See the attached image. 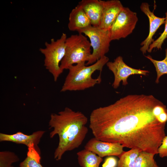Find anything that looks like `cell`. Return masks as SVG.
<instances>
[{"mask_svg":"<svg viewBox=\"0 0 167 167\" xmlns=\"http://www.w3.org/2000/svg\"><path fill=\"white\" fill-rule=\"evenodd\" d=\"M153 154L141 151L136 157L134 167H153L156 161Z\"/></svg>","mask_w":167,"mask_h":167,"instance_id":"17","label":"cell"},{"mask_svg":"<svg viewBox=\"0 0 167 167\" xmlns=\"http://www.w3.org/2000/svg\"><path fill=\"white\" fill-rule=\"evenodd\" d=\"M106 65L114 74V79L112 86L114 89L118 87L121 81H122V85L124 86L127 84V79L131 75L137 74L146 75L149 72L148 70L130 67L124 62L121 56L117 57L113 62H108Z\"/></svg>","mask_w":167,"mask_h":167,"instance_id":"8","label":"cell"},{"mask_svg":"<svg viewBox=\"0 0 167 167\" xmlns=\"http://www.w3.org/2000/svg\"><path fill=\"white\" fill-rule=\"evenodd\" d=\"M123 7L118 0L103 1V9L99 27L109 30Z\"/></svg>","mask_w":167,"mask_h":167,"instance_id":"11","label":"cell"},{"mask_svg":"<svg viewBox=\"0 0 167 167\" xmlns=\"http://www.w3.org/2000/svg\"><path fill=\"white\" fill-rule=\"evenodd\" d=\"M165 51V58L161 61L155 60L149 55L145 56L152 63L155 67L157 76L155 82L157 84L159 83V79L161 76L163 75L167 74V47Z\"/></svg>","mask_w":167,"mask_h":167,"instance_id":"18","label":"cell"},{"mask_svg":"<svg viewBox=\"0 0 167 167\" xmlns=\"http://www.w3.org/2000/svg\"><path fill=\"white\" fill-rule=\"evenodd\" d=\"M19 167H43L40 163L27 156L19 165Z\"/></svg>","mask_w":167,"mask_h":167,"instance_id":"22","label":"cell"},{"mask_svg":"<svg viewBox=\"0 0 167 167\" xmlns=\"http://www.w3.org/2000/svg\"><path fill=\"white\" fill-rule=\"evenodd\" d=\"M149 5L147 2H143L140 6V9L148 17L149 23L148 35L146 38L140 44L142 46L140 50L143 54L148 51L149 46L154 41L153 37L159 27L165 23V18L159 17L156 16L153 11L149 8Z\"/></svg>","mask_w":167,"mask_h":167,"instance_id":"10","label":"cell"},{"mask_svg":"<svg viewBox=\"0 0 167 167\" xmlns=\"http://www.w3.org/2000/svg\"><path fill=\"white\" fill-rule=\"evenodd\" d=\"M158 154L161 157H167V135L164 137L161 145L158 148Z\"/></svg>","mask_w":167,"mask_h":167,"instance_id":"23","label":"cell"},{"mask_svg":"<svg viewBox=\"0 0 167 167\" xmlns=\"http://www.w3.org/2000/svg\"><path fill=\"white\" fill-rule=\"evenodd\" d=\"M88 121L82 113L68 107L58 113L51 114L49 126V129H53L50 137L57 135L59 138L54 152V158L57 161L61 160L66 152L77 148L82 144L88 131L86 126Z\"/></svg>","mask_w":167,"mask_h":167,"instance_id":"2","label":"cell"},{"mask_svg":"<svg viewBox=\"0 0 167 167\" xmlns=\"http://www.w3.org/2000/svg\"><path fill=\"white\" fill-rule=\"evenodd\" d=\"M123 147L118 143H109L99 140L95 137L86 143L84 149L102 158L106 156H119L123 152Z\"/></svg>","mask_w":167,"mask_h":167,"instance_id":"9","label":"cell"},{"mask_svg":"<svg viewBox=\"0 0 167 167\" xmlns=\"http://www.w3.org/2000/svg\"><path fill=\"white\" fill-rule=\"evenodd\" d=\"M78 33H83L88 37L93 49L90 58L86 63V65L95 63L109 52L111 41L109 30L91 25Z\"/></svg>","mask_w":167,"mask_h":167,"instance_id":"6","label":"cell"},{"mask_svg":"<svg viewBox=\"0 0 167 167\" xmlns=\"http://www.w3.org/2000/svg\"><path fill=\"white\" fill-rule=\"evenodd\" d=\"M140 152L136 149H131L127 152L124 151L119 156L117 167H134L135 159Z\"/></svg>","mask_w":167,"mask_h":167,"instance_id":"16","label":"cell"},{"mask_svg":"<svg viewBox=\"0 0 167 167\" xmlns=\"http://www.w3.org/2000/svg\"><path fill=\"white\" fill-rule=\"evenodd\" d=\"M161 101L152 95H130L93 110L90 128L95 138L154 154L165 136L166 124L153 113Z\"/></svg>","mask_w":167,"mask_h":167,"instance_id":"1","label":"cell"},{"mask_svg":"<svg viewBox=\"0 0 167 167\" xmlns=\"http://www.w3.org/2000/svg\"><path fill=\"white\" fill-rule=\"evenodd\" d=\"M79 165L81 167H99L102 158L92 152L84 149L77 153Z\"/></svg>","mask_w":167,"mask_h":167,"instance_id":"15","label":"cell"},{"mask_svg":"<svg viewBox=\"0 0 167 167\" xmlns=\"http://www.w3.org/2000/svg\"><path fill=\"white\" fill-rule=\"evenodd\" d=\"M28 148L27 156L34 160L38 163H41V156L38 152L36 149L34 145L32 144Z\"/></svg>","mask_w":167,"mask_h":167,"instance_id":"21","label":"cell"},{"mask_svg":"<svg viewBox=\"0 0 167 167\" xmlns=\"http://www.w3.org/2000/svg\"><path fill=\"white\" fill-rule=\"evenodd\" d=\"M45 132L44 131H35L30 135H27L18 132L13 134L0 133V141H10L17 144H24L28 147L32 144H34L35 148H37L41 138Z\"/></svg>","mask_w":167,"mask_h":167,"instance_id":"12","label":"cell"},{"mask_svg":"<svg viewBox=\"0 0 167 167\" xmlns=\"http://www.w3.org/2000/svg\"><path fill=\"white\" fill-rule=\"evenodd\" d=\"M109 60L105 55L90 66L86 65L85 62L71 66L68 69L61 92L83 90L100 84L101 72Z\"/></svg>","mask_w":167,"mask_h":167,"instance_id":"3","label":"cell"},{"mask_svg":"<svg viewBox=\"0 0 167 167\" xmlns=\"http://www.w3.org/2000/svg\"><path fill=\"white\" fill-rule=\"evenodd\" d=\"M90 19L92 25L99 27L103 9V1L101 0H82L78 4Z\"/></svg>","mask_w":167,"mask_h":167,"instance_id":"13","label":"cell"},{"mask_svg":"<svg viewBox=\"0 0 167 167\" xmlns=\"http://www.w3.org/2000/svg\"><path fill=\"white\" fill-rule=\"evenodd\" d=\"M153 167H159L157 164L156 162L154 166Z\"/></svg>","mask_w":167,"mask_h":167,"instance_id":"25","label":"cell"},{"mask_svg":"<svg viewBox=\"0 0 167 167\" xmlns=\"http://www.w3.org/2000/svg\"><path fill=\"white\" fill-rule=\"evenodd\" d=\"M65 44V55L60 64L63 71L68 69L75 64L85 63L89 60L91 46L85 36L80 33L71 35L67 38Z\"/></svg>","mask_w":167,"mask_h":167,"instance_id":"4","label":"cell"},{"mask_svg":"<svg viewBox=\"0 0 167 167\" xmlns=\"http://www.w3.org/2000/svg\"><path fill=\"white\" fill-rule=\"evenodd\" d=\"M165 27L164 31L161 35L149 46L148 52L151 53L154 49H161V46L165 40L167 38V11L165 13Z\"/></svg>","mask_w":167,"mask_h":167,"instance_id":"20","label":"cell"},{"mask_svg":"<svg viewBox=\"0 0 167 167\" xmlns=\"http://www.w3.org/2000/svg\"><path fill=\"white\" fill-rule=\"evenodd\" d=\"M67 38L66 34L63 33L59 39L55 41L52 38L49 43L45 42V47L39 49L45 57L44 66L52 75L55 82L63 71L60 64L65 55Z\"/></svg>","mask_w":167,"mask_h":167,"instance_id":"5","label":"cell"},{"mask_svg":"<svg viewBox=\"0 0 167 167\" xmlns=\"http://www.w3.org/2000/svg\"><path fill=\"white\" fill-rule=\"evenodd\" d=\"M138 20L136 13L123 7L109 30L111 41L124 38L131 34Z\"/></svg>","mask_w":167,"mask_h":167,"instance_id":"7","label":"cell"},{"mask_svg":"<svg viewBox=\"0 0 167 167\" xmlns=\"http://www.w3.org/2000/svg\"><path fill=\"white\" fill-rule=\"evenodd\" d=\"M92 25L91 21L81 6L78 4L70 12L68 27L71 31H77Z\"/></svg>","mask_w":167,"mask_h":167,"instance_id":"14","label":"cell"},{"mask_svg":"<svg viewBox=\"0 0 167 167\" xmlns=\"http://www.w3.org/2000/svg\"><path fill=\"white\" fill-rule=\"evenodd\" d=\"M19 161V158L15 153L8 151L0 152V167H14L13 163Z\"/></svg>","mask_w":167,"mask_h":167,"instance_id":"19","label":"cell"},{"mask_svg":"<svg viewBox=\"0 0 167 167\" xmlns=\"http://www.w3.org/2000/svg\"><path fill=\"white\" fill-rule=\"evenodd\" d=\"M117 164L116 159L110 156L107 158L102 165V167H115Z\"/></svg>","mask_w":167,"mask_h":167,"instance_id":"24","label":"cell"}]
</instances>
